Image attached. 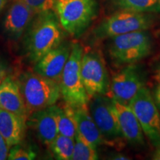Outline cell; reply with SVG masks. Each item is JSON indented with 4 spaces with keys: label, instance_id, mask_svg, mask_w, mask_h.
Returning a JSON list of instances; mask_svg holds the SVG:
<instances>
[{
    "label": "cell",
    "instance_id": "cell-11",
    "mask_svg": "<svg viewBox=\"0 0 160 160\" xmlns=\"http://www.w3.org/2000/svg\"><path fill=\"white\" fill-rule=\"evenodd\" d=\"M71 48L72 45L69 43L59 44L35 63L34 72L59 82L62 73L71 53Z\"/></svg>",
    "mask_w": 160,
    "mask_h": 160
},
{
    "label": "cell",
    "instance_id": "cell-3",
    "mask_svg": "<svg viewBox=\"0 0 160 160\" xmlns=\"http://www.w3.org/2000/svg\"><path fill=\"white\" fill-rule=\"evenodd\" d=\"M84 51L79 43L72 45L69 58L59 80L61 97L65 104L73 108L88 106L89 97L81 76V60Z\"/></svg>",
    "mask_w": 160,
    "mask_h": 160
},
{
    "label": "cell",
    "instance_id": "cell-2",
    "mask_svg": "<svg viewBox=\"0 0 160 160\" xmlns=\"http://www.w3.org/2000/svg\"><path fill=\"white\" fill-rule=\"evenodd\" d=\"M28 116L33 112L55 105L61 97L59 82L39 73L25 72L19 80Z\"/></svg>",
    "mask_w": 160,
    "mask_h": 160
},
{
    "label": "cell",
    "instance_id": "cell-24",
    "mask_svg": "<svg viewBox=\"0 0 160 160\" xmlns=\"http://www.w3.org/2000/svg\"><path fill=\"white\" fill-rule=\"evenodd\" d=\"M9 146L4 137L0 133V160L8 159L9 153Z\"/></svg>",
    "mask_w": 160,
    "mask_h": 160
},
{
    "label": "cell",
    "instance_id": "cell-25",
    "mask_svg": "<svg viewBox=\"0 0 160 160\" xmlns=\"http://www.w3.org/2000/svg\"><path fill=\"white\" fill-rule=\"evenodd\" d=\"M8 74V67L5 62L0 58V85L5 79Z\"/></svg>",
    "mask_w": 160,
    "mask_h": 160
},
{
    "label": "cell",
    "instance_id": "cell-22",
    "mask_svg": "<svg viewBox=\"0 0 160 160\" xmlns=\"http://www.w3.org/2000/svg\"><path fill=\"white\" fill-rule=\"evenodd\" d=\"M37 157V153L31 148L25 147L20 144L14 145L10 150L8 159L11 160H32Z\"/></svg>",
    "mask_w": 160,
    "mask_h": 160
},
{
    "label": "cell",
    "instance_id": "cell-23",
    "mask_svg": "<svg viewBox=\"0 0 160 160\" xmlns=\"http://www.w3.org/2000/svg\"><path fill=\"white\" fill-rule=\"evenodd\" d=\"M35 14L54 10L55 0H22Z\"/></svg>",
    "mask_w": 160,
    "mask_h": 160
},
{
    "label": "cell",
    "instance_id": "cell-10",
    "mask_svg": "<svg viewBox=\"0 0 160 160\" xmlns=\"http://www.w3.org/2000/svg\"><path fill=\"white\" fill-rule=\"evenodd\" d=\"M142 75L135 64L125 65L110 80L109 91L106 96L122 104L128 105L142 88Z\"/></svg>",
    "mask_w": 160,
    "mask_h": 160
},
{
    "label": "cell",
    "instance_id": "cell-28",
    "mask_svg": "<svg viewBox=\"0 0 160 160\" xmlns=\"http://www.w3.org/2000/svg\"><path fill=\"white\" fill-rule=\"evenodd\" d=\"M154 77H155V79L157 80L158 82L160 83V65H159V67L158 68L157 70L155 72Z\"/></svg>",
    "mask_w": 160,
    "mask_h": 160
},
{
    "label": "cell",
    "instance_id": "cell-9",
    "mask_svg": "<svg viewBox=\"0 0 160 160\" xmlns=\"http://www.w3.org/2000/svg\"><path fill=\"white\" fill-rule=\"evenodd\" d=\"M81 76L89 99L97 95L107 94L110 79L101 53L94 51L83 53L81 60Z\"/></svg>",
    "mask_w": 160,
    "mask_h": 160
},
{
    "label": "cell",
    "instance_id": "cell-5",
    "mask_svg": "<svg viewBox=\"0 0 160 160\" xmlns=\"http://www.w3.org/2000/svg\"><path fill=\"white\" fill-rule=\"evenodd\" d=\"M109 56L117 65L135 64L148 57L152 51V41L145 31H135L111 37Z\"/></svg>",
    "mask_w": 160,
    "mask_h": 160
},
{
    "label": "cell",
    "instance_id": "cell-1",
    "mask_svg": "<svg viewBox=\"0 0 160 160\" xmlns=\"http://www.w3.org/2000/svg\"><path fill=\"white\" fill-rule=\"evenodd\" d=\"M53 11L37 13L26 30L24 47L26 54L37 62L46 53L62 42L63 31Z\"/></svg>",
    "mask_w": 160,
    "mask_h": 160
},
{
    "label": "cell",
    "instance_id": "cell-15",
    "mask_svg": "<svg viewBox=\"0 0 160 160\" xmlns=\"http://www.w3.org/2000/svg\"><path fill=\"white\" fill-rule=\"evenodd\" d=\"M0 108L28 119V112L19 82L11 76L0 85Z\"/></svg>",
    "mask_w": 160,
    "mask_h": 160
},
{
    "label": "cell",
    "instance_id": "cell-18",
    "mask_svg": "<svg viewBox=\"0 0 160 160\" xmlns=\"http://www.w3.org/2000/svg\"><path fill=\"white\" fill-rule=\"evenodd\" d=\"M51 109L59 134L75 139L77 136V128L74 119L71 114V106L65 103L63 106L53 105L51 106Z\"/></svg>",
    "mask_w": 160,
    "mask_h": 160
},
{
    "label": "cell",
    "instance_id": "cell-7",
    "mask_svg": "<svg viewBox=\"0 0 160 160\" xmlns=\"http://www.w3.org/2000/svg\"><path fill=\"white\" fill-rule=\"evenodd\" d=\"M141 125L144 135L152 145L160 146L159 110L151 93L144 86L128 104Z\"/></svg>",
    "mask_w": 160,
    "mask_h": 160
},
{
    "label": "cell",
    "instance_id": "cell-17",
    "mask_svg": "<svg viewBox=\"0 0 160 160\" xmlns=\"http://www.w3.org/2000/svg\"><path fill=\"white\" fill-rule=\"evenodd\" d=\"M27 119L0 108V133L9 147L21 144L25 137Z\"/></svg>",
    "mask_w": 160,
    "mask_h": 160
},
{
    "label": "cell",
    "instance_id": "cell-14",
    "mask_svg": "<svg viewBox=\"0 0 160 160\" xmlns=\"http://www.w3.org/2000/svg\"><path fill=\"white\" fill-rule=\"evenodd\" d=\"M71 109L75 122L77 134L85 142L94 148L105 144L102 134L90 113L88 105L76 108L71 106Z\"/></svg>",
    "mask_w": 160,
    "mask_h": 160
},
{
    "label": "cell",
    "instance_id": "cell-19",
    "mask_svg": "<svg viewBox=\"0 0 160 160\" xmlns=\"http://www.w3.org/2000/svg\"><path fill=\"white\" fill-rule=\"evenodd\" d=\"M120 10L139 13H159L160 0H114Z\"/></svg>",
    "mask_w": 160,
    "mask_h": 160
},
{
    "label": "cell",
    "instance_id": "cell-27",
    "mask_svg": "<svg viewBox=\"0 0 160 160\" xmlns=\"http://www.w3.org/2000/svg\"><path fill=\"white\" fill-rule=\"evenodd\" d=\"M153 159L160 160V146H159V147H158L157 151H156L155 153H153Z\"/></svg>",
    "mask_w": 160,
    "mask_h": 160
},
{
    "label": "cell",
    "instance_id": "cell-6",
    "mask_svg": "<svg viewBox=\"0 0 160 160\" xmlns=\"http://www.w3.org/2000/svg\"><path fill=\"white\" fill-rule=\"evenodd\" d=\"M153 17L148 13L120 10L103 20L96 33L99 38L110 39L131 32L146 31L153 25Z\"/></svg>",
    "mask_w": 160,
    "mask_h": 160
},
{
    "label": "cell",
    "instance_id": "cell-4",
    "mask_svg": "<svg viewBox=\"0 0 160 160\" xmlns=\"http://www.w3.org/2000/svg\"><path fill=\"white\" fill-rule=\"evenodd\" d=\"M54 11L62 28L72 37L82 34L97 17V0H55Z\"/></svg>",
    "mask_w": 160,
    "mask_h": 160
},
{
    "label": "cell",
    "instance_id": "cell-20",
    "mask_svg": "<svg viewBox=\"0 0 160 160\" xmlns=\"http://www.w3.org/2000/svg\"><path fill=\"white\" fill-rule=\"evenodd\" d=\"M74 143V139L59 133L49 147L55 159L70 160L73 155Z\"/></svg>",
    "mask_w": 160,
    "mask_h": 160
},
{
    "label": "cell",
    "instance_id": "cell-8",
    "mask_svg": "<svg viewBox=\"0 0 160 160\" xmlns=\"http://www.w3.org/2000/svg\"><path fill=\"white\" fill-rule=\"evenodd\" d=\"M90 99V113L102 134L105 144L119 148L125 139L118 126L113 100L106 95H97Z\"/></svg>",
    "mask_w": 160,
    "mask_h": 160
},
{
    "label": "cell",
    "instance_id": "cell-13",
    "mask_svg": "<svg viewBox=\"0 0 160 160\" xmlns=\"http://www.w3.org/2000/svg\"><path fill=\"white\" fill-rule=\"evenodd\" d=\"M35 13L22 0H14L4 20L3 28L10 38L18 39L28 29Z\"/></svg>",
    "mask_w": 160,
    "mask_h": 160
},
{
    "label": "cell",
    "instance_id": "cell-29",
    "mask_svg": "<svg viewBox=\"0 0 160 160\" xmlns=\"http://www.w3.org/2000/svg\"><path fill=\"white\" fill-rule=\"evenodd\" d=\"M6 2H7V0H0V11L2 10L3 8L5 7Z\"/></svg>",
    "mask_w": 160,
    "mask_h": 160
},
{
    "label": "cell",
    "instance_id": "cell-21",
    "mask_svg": "<svg viewBox=\"0 0 160 160\" xmlns=\"http://www.w3.org/2000/svg\"><path fill=\"white\" fill-rule=\"evenodd\" d=\"M74 148L71 159L73 160H95L98 159L97 148L85 142L77 134L75 137Z\"/></svg>",
    "mask_w": 160,
    "mask_h": 160
},
{
    "label": "cell",
    "instance_id": "cell-16",
    "mask_svg": "<svg viewBox=\"0 0 160 160\" xmlns=\"http://www.w3.org/2000/svg\"><path fill=\"white\" fill-rule=\"evenodd\" d=\"M28 125L40 141L49 146L59 134L51 106L29 114Z\"/></svg>",
    "mask_w": 160,
    "mask_h": 160
},
{
    "label": "cell",
    "instance_id": "cell-12",
    "mask_svg": "<svg viewBox=\"0 0 160 160\" xmlns=\"http://www.w3.org/2000/svg\"><path fill=\"white\" fill-rule=\"evenodd\" d=\"M112 100L118 126L124 139L133 145H142L144 133L134 113L128 105Z\"/></svg>",
    "mask_w": 160,
    "mask_h": 160
},
{
    "label": "cell",
    "instance_id": "cell-26",
    "mask_svg": "<svg viewBox=\"0 0 160 160\" xmlns=\"http://www.w3.org/2000/svg\"><path fill=\"white\" fill-rule=\"evenodd\" d=\"M154 101L157 105L158 109L160 111V83L157 86V88L155 90L154 92Z\"/></svg>",
    "mask_w": 160,
    "mask_h": 160
}]
</instances>
